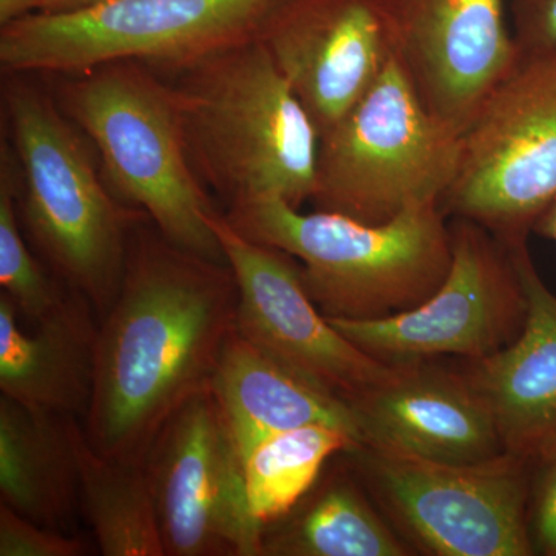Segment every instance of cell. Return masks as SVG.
<instances>
[{"instance_id": "obj_2", "label": "cell", "mask_w": 556, "mask_h": 556, "mask_svg": "<svg viewBox=\"0 0 556 556\" xmlns=\"http://www.w3.org/2000/svg\"><path fill=\"white\" fill-rule=\"evenodd\" d=\"M197 177L229 208L311 201L320 134L263 42L167 73Z\"/></svg>"}, {"instance_id": "obj_16", "label": "cell", "mask_w": 556, "mask_h": 556, "mask_svg": "<svg viewBox=\"0 0 556 556\" xmlns=\"http://www.w3.org/2000/svg\"><path fill=\"white\" fill-rule=\"evenodd\" d=\"M508 251L525 289V328L510 345L457 369L492 415L504 450L536 464L556 452V295L527 241Z\"/></svg>"}, {"instance_id": "obj_8", "label": "cell", "mask_w": 556, "mask_h": 556, "mask_svg": "<svg viewBox=\"0 0 556 556\" xmlns=\"http://www.w3.org/2000/svg\"><path fill=\"white\" fill-rule=\"evenodd\" d=\"M409 547L431 556H530V463L453 464L361 444L343 452Z\"/></svg>"}, {"instance_id": "obj_10", "label": "cell", "mask_w": 556, "mask_h": 556, "mask_svg": "<svg viewBox=\"0 0 556 556\" xmlns=\"http://www.w3.org/2000/svg\"><path fill=\"white\" fill-rule=\"evenodd\" d=\"M452 265L420 305L371 320L328 318L369 356L391 367L445 356L475 361L510 345L527 317L510 251L489 230L453 218Z\"/></svg>"}, {"instance_id": "obj_15", "label": "cell", "mask_w": 556, "mask_h": 556, "mask_svg": "<svg viewBox=\"0 0 556 556\" xmlns=\"http://www.w3.org/2000/svg\"><path fill=\"white\" fill-rule=\"evenodd\" d=\"M434 362L401 365L351 402L364 444L453 464L506 453L492 415L459 369Z\"/></svg>"}, {"instance_id": "obj_21", "label": "cell", "mask_w": 556, "mask_h": 556, "mask_svg": "<svg viewBox=\"0 0 556 556\" xmlns=\"http://www.w3.org/2000/svg\"><path fill=\"white\" fill-rule=\"evenodd\" d=\"M79 510L104 556H166L159 515L142 463H124L98 453L83 424L76 430Z\"/></svg>"}, {"instance_id": "obj_19", "label": "cell", "mask_w": 556, "mask_h": 556, "mask_svg": "<svg viewBox=\"0 0 556 556\" xmlns=\"http://www.w3.org/2000/svg\"><path fill=\"white\" fill-rule=\"evenodd\" d=\"M79 424L0 394V503L68 532L79 508Z\"/></svg>"}, {"instance_id": "obj_5", "label": "cell", "mask_w": 556, "mask_h": 556, "mask_svg": "<svg viewBox=\"0 0 556 556\" xmlns=\"http://www.w3.org/2000/svg\"><path fill=\"white\" fill-rule=\"evenodd\" d=\"M5 93L24 188L21 223L51 270L101 320L118 298L142 212L105 188L56 102L22 80H11Z\"/></svg>"}, {"instance_id": "obj_1", "label": "cell", "mask_w": 556, "mask_h": 556, "mask_svg": "<svg viewBox=\"0 0 556 556\" xmlns=\"http://www.w3.org/2000/svg\"><path fill=\"white\" fill-rule=\"evenodd\" d=\"M237 299L228 263L190 254L156 229H135L118 298L100 320L83 424L91 447L144 460L169 417L211 388L236 331Z\"/></svg>"}, {"instance_id": "obj_22", "label": "cell", "mask_w": 556, "mask_h": 556, "mask_svg": "<svg viewBox=\"0 0 556 556\" xmlns=\"http://www.w3.org/2000/svg\"><path fill=\"white\" fill-rule=\"evenodd\" d=\"M346 431L308 426L266 438L244 456L252 514L265 526L287 515L316 484L332 457L356 447Z\"/></svg>"}, {"instance_id": "obj_23", "label": "cell", "mask_w": 556, "mask_h": 556, "mask_svg": "<svg viewBox=\"0 0 556 556\" xmlns=\"http://www.w3.org/2000/svg\"><path fill=\"white\" fill-rule=\"evenodd\" d=\"M10 153L0 166V285L21 318L38 324L58 308L68 292L60 278L49 276L22 236L17 211L16 170Z\"/></svg>"}, {"instance_id": "obj_17", "label": "cell", "mask_w": 556, "mask_h": 556, "mask_svg": "<svg viewBox=\"0 0 556 556\" xmlns=\"http://www.w3.org/2000/svg\"><path fill=\"white\" fill-rule=\"evenodd\" d=\"M100 317L91 303L70 291L31 332L16 306L0 294V394L27 407L86 417L97 371Z\"/></svg>"}, {"instance_id": "obj_29", "label": "cell", "mask_w": 556, "mask_h": 556, "mask_svg": "<svg viewBox=\"0 0 556 556\" xmlns=\"http://www.w3.org/2000/svg\"><path fill=\"white\" fill-rule=\"evenodd\" d=\"M533 233L556 243V199L552 201L551 206L538 217L535 226H533Z\"/></svg>"}, {"instance_id": "obj_13", "label": "cell", "mask_w": 556, "mask_h": 556, "mask_svg": "<svg viewBox=\"0 0 556 556\" xmlns=\"http://www.w3.org/2000/svg\"><path fill=\"white\" fill-rule=\"evenodd\" d=\"M391 56L428 112L457 137L519 50L504 0H376Z\"/></svg>"}, {"instance_id": "obj_26", "label": "cell", "mask_w": 556, "mask_h": 556, "mask_svg": "<svg viewBox=\"0 0 556 556\" xmlns=\"http://www.w3.org/2000/svg\"><path fill=\"white\" fill-rule=\"evenodd\" d=\"M511 24L519 54L556 47V0H514Z\"/></svg>"}, {"instance_id": "obj_27", "label": "cell", "mask_w": 556, "mask_h": 556, "mask_svg": "<svg viewBox=\"0 0 556 556\" xmlns=\"http://www.w3.org/2000/svg\"><path fill=\"white\" fill-rule=\"evenodd\" d=\"M40 11V0H0V27Z\"/></svg>"}, {"instance_id": "obj_7", "label": "cell", "mask_w": 556, "mask_h": 556, "mask_svg": "<svg viewBox=\"0 0 556 556\" xmlns=\"http://www.w3.org/2000/svg\"><path fill=\"white\" fill-rule=\"evenodd\" d=\"M460 137L439 123L391 56L353 109L320 138L311 203L368 225L441 206Z\"/></svg>"}, {"instance_id": "obj_24", "label": "cell", "mask_w": 556, "mask_h": 556, "mask_svg": "<svg viewBox=\"0 0 556 556\" xmlns=\"http://www.w3.org/2000/svg\"><path fill=\"white\" fill-rule=\"evenodd\" d=\"M90 544L68 532L36 525L0 503V556H86Z\"/></svg>"}, {"instance_id": "obj_4", "label": "cell", "mask_w": 556, "mask_h": 556, "mask_svg": "<svg viewBox=\"0 0 556 556\" xmlns=\"http://www.w3.org/2000/svg\"><path fill=\"white\" fill-rule=\"evenodd\" d=\"M68 76L60 108L100 152L112 192L175 247L226 263L211 226L217 211L190 163L170 84L135 61Z\"/></svg>"}, {"instance_id": "obj_3", "label": "cell", "mask_w": 556, "mask_h": 556, "mask_svg": "<svg viewBox=\"0 0 556 556\" xmlns=\"http://www.w3.org/2000/svg\"><path fill=\"white\" fill-rule=\"evenodd\" d=\"M225 217L247 239L298 260L306 292L328 318L371 320L415 308L452 265V228L438 204L382 225L316 208L302 214L278 199L229 208Z\"/></svg>"}, {"instance_id": "obj_9", "label": "cell", "mask_w": 556, "mask_h": 556, "mask_svg": "<svg viewBox=\"0 0 556 556\" xmlns=\"http://www.w3.org/2000/svg\"><path fill=\"white\" fill-rule=\"evenodd\" d=\"M556 199V47L519 54L460 137L441 207L504 247L525 243Z\"/></svg>"}, {"instance_id": "obj_6", "label": "cell", "mask_w": 556, "mask_h": 556, "mask_svg": "<svg viewBox=\"0 0 556 556\" xmlns=\"http://www.w3.org/2000/svg\"><path fill=\"white\" fill-rule=\"evenodd\" d=\"M291 0H104L38 13L0 30L11 75H76L135 61L167 75L217 51L263 42Z\"/></svg>"}, {"instance_id": "obj_20", "label": "cell", "mask_w": 556, "mask_h": 556, "mask_svg": "<svg viewBox=\"0 0 556 556\" xmlns=\"http://www.w3.org/2000/svg\"><path fill=\"white\" fill-rule=\"evenodd\" d=\"M415 554L343 453L283 517L263 526L262 556H409Z\"/></svg>"}, {"instance_id": "obj_18", "label": "cell", "mask_w": 556, "mask_h": 556, "mask_svg": "<svg viewBox=\"0 0 556 556\" xmlns=\"http://www.w3.org/2000/svg\"><path fill=\"white\" fill-rule=\"evenodd\" d=\"M211 391L241 459L266 438L308 426L340 428L364 444L351 405L300 378L236 331L223 348Z\"/></svg>"}, {"instance_id": "obj_25", "label": "cell", "mask_w": 556, "mask_h": 556, "mask_svg": "<svg viewBox=\"0 0 556 556\" xmlns=\"http://www.w3.org/2000/svg\"><path fill=\"white\" fill-rule=\"evenodd\" d=\"M536 466L538 478L530 493V535L535 552L556 556V452Z\"/></svg>"}, {"instance_id": "obj_28", "label": "cell", "mask_w": 556, "mask_h": 556, "mask_svg": "<svg viewBox=\"0 0 556 556\" xmlns=\"http://www.w3.org/2000/svg\"><path fill=\"white\" fill-rule=\"evenodd\" d=\"M101 2L104 0H40V13H68Z\"/></svg>"}, {"instance_id": "obj_14", "label": "cell", "mask_w": 556, "mask_h": 556, "mask_svg": "<svg viewBox=\"0 0 556 556\" xmlns=\"http://www.w3.org/2000/svg\"><path fill=\"white\" fill-rule=\"evenodd\" d=\"M263 43L320 138L391 60L376 0H291Z\"/></svg>"}, {"instance_id": "obj_11", "label": "cell", "mask_w": 556, "mask_h": 556, "mask_svg": "<svg viewBox=\"0 0 556 556\" xmlns=\"http://www.w3.org/2000/svg\"><path fill=\"white\" fill-rule=\"evenodd\" d=\"M142 464L166 556H262L243 459L211 388L169 417Z\"/></svg>"}, {"instance_id": "obj_12", "label": "cell", "mask_w": 556, "mask_h": 556, "mask_svg": "<svg viewBox=\"0 0 556 556\" xmlns=\"http://www.w3.org/2000/svg\"><path fill=\"white\" fill-rule=\"evenodd\" d=\"M211 226L236 277L237 334L348 405L394 375L396 367L369 356L320 313L298 260L241 236L225 214Z\"/></svg>"}]
</instances>
